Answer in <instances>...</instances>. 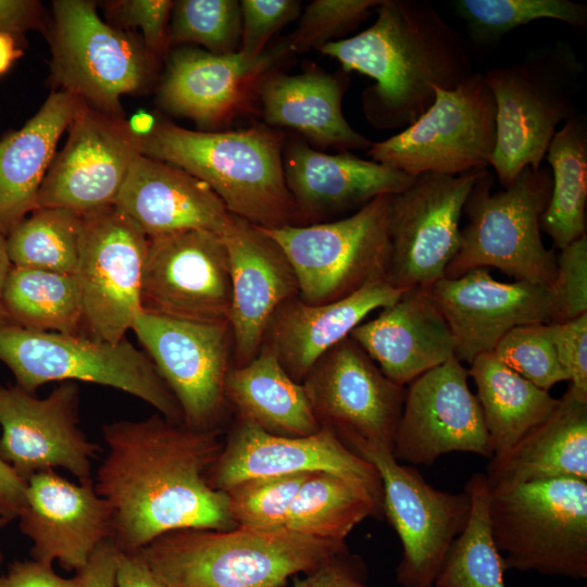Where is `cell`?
I'll return each mask as SVG.
<instances>
[{"instance_id": "cell-1", "label": "cell", "mask_w": 587, "mask_h": 587, "mask_svg": "<svg viewBox=\"0 0 587 587\" xmlns=\"http://www.w3.org/2000/svg\"><path fill=\"white\" fill-rule=\"evenodd\" d=\"M107 452L93 487L111 511V538L136 553L168 532L236 528L224 491L208 473L224 440L221 428L201 430L161 414L102 426Z\"/></svg>"}, {"instance_id": "cell-2", "label": "cell", "mask_w": 587, "mask_h": 587, "mask_svg": "<svg viewBox=\"0 0 587 587\" xmlns=\"http://www.w3.org/2000/svg\"><path fill=\"white\" fill-rule=\"evenodd\" d=\"M376 11L371 26L319 51L374 80L362 93L374 128L403 129L433 104L434 87L453 89L475 72L470 45L429 1L382 0Z\"/></svg>"}, {"instance_id": "cell-3", "label": "cell", "mask_w": 587, "mask_h": 587, "mask_svg": "<svg viewBox=\"0 0 587 587\" xmlns=\"http://www.w3.org/2000/svg\"><path fill=\"white\" fill-rule=\"evenodd\" d=\"M284 146L283 134L266 125L215 132L155 121L140 137L141 154L185 170L205 183L230 214L266 229L296 222Z\"/></svg>"}, {"instance_id": "cell-4", "label": "cell", "mask_w": 587, "mask_h": 587, "mask_svg": "<svg viewBox=\"0 0 587 587\" xmlns=\"http://www.w3.org/2000/svg\"><path fill=\"white\" fill-rule=\"evenodd\" d=\"M349 551L346 541L309 537L287 528L168 532L139 552L167 587H286Z\"/></svg>"}, {"instance_id": "cell-5", "label": "cell", "mask_w": 587, "mask_h": 587, "mask_svg": "<svg viewBox=\"0 0 587 587\" xmlns=\"http://www.w3.org/2000/svg\"><path fill=\"white\" fill-rule=\"evenodd\" d=\"M584 64L569 41L529 50L517 63L487 70L496 103V146L490 166L500 185L526 167L541 166L561 123L577 113Z\"/></svg>"}, {"instance_id": "cell-6", "label": "cell", "mask_w": 587, "mask_h": 587, "mask_svg": "<svg viewBox=\"0 0 587 587\" xmlns=\"http://www.w3.org/2000/svg\"><path fill=\"white\" fill-rule=\"evenodd\" d=\"M494 183L490 171L480 170L464 203L467 222L461 228L460 249L445 277L494 267L516 282L551 287L557 257L544 245L540 226L551 193L550 168L526 167L496 192Z\"/></svg>"}, {"instance_id": "cell-7", "label": "cell", "mask_w": 587, "mask_h": 587, "mask_svg": "<svg viewBox=\"0 0 587 587\" xmlns=\"http://www.w3.org/2000/svg\"><path fill=\"white\" fill-rule=\"evenodd\" d=\"M489 492L490 530L504 571L587 577V480L542 479Z\"/></svg>"}, {"instance_id": "cell-8", "label": "cell", "mask_w": 587, "mask_h": 587, "mask_svg": "<svg viewBox=\"0 0 587 587\" xmlns=\"http://www.w3.org/2000/svg\"><path fill=\"white\" fill-rule=\"evenodd\" d=\"M0 361L28 392L51 382L93 383L137 397L165 419L184 424L180 407L151 359L126 338L111 344L5 323L0 324Z\"/></svg>"}, {"instance_id": "cell-9", "label": "cell", "mask_w": 587, "mask_h": 587, "mask_svg": "<svg viewBox=\"0 0 587 587\" xmlns=\"http://www.w3.org/2000/svg\"><path fill=\"white\" fill-rule=\"evenodd\" d=\"M390 200L391 195L379 196L336 221L263 228L291 264L301 301H336L386 279Z\"/></svg>"}, {"instance_id": "cell-10", "label": "cell", "mask_w": 587, "mask_h": 587, "mask_svg": "<svg viewBox=\"0 0 587 587\" xmlns=\"http://www.w3.org/2000/svg\"><path fill=\"white\" fill-rule=\"evenodd\" d=\"M428 110L398 134L373 142L372 161L415 177L488 168L496 146V103L484 73L453 89L434 87Z\"/></svg>"}, {"instance_id": "cell-11", "label": "cell", "mask_w": 587, "mask_h": 587, "mask_svg": "<svg viewBox=\"0 0 587 587\" xmlns=\"http://www.w3.org/2000/svg\"><path fill=\"white\" fill-rule=\"evenodd\" d=\"M51 78L100 112L123 116L121 98L141 90L152 73L143 47L104 21L89 0L52 2Z\"/></svg>"}, {"instance_id": "cell-12", "label": "cell", "mask_w": 587, "mask_h": 587, "mask_svg": "<svg viewBox=\"0 0 587 587\" xmlns=\"http://www.w3.org/2000/svg\"><path fill=\"white\" fill-rule=\"evenodd\" d=\"M346 446L370 462L380 477L383 512L403 549L396 571L398 583L402 587H433L452 542L466 526L470 495L434 488L385 447L363 440Z\"/></svg>"}, {"instance_id": "cell-13", "label": "cell", "mask_w": 587, "mask_h": 587, "mask_svg": "<svg viewBox=\"0 0 587 587\" xmlns=\"http://www.w3.org/2000/svg\"><path fill=\"white\" fill-rule=\"evenodd\" d=\"M479 172L424 173L391 195L386 280L392 287L426 288L445 277L460 249L464 203Z\"/></svg>"}, {"instance_id": "cell-14", "label": "cell", "mask_w": 587, "mask_h": 587, "mask_svg": "<svg viewBox=\"0 0 587 587\" xmlns=\"http://www.w3.org/2000/svg\"><path fill=\"white\" fill-rule=\"evenodd\" d=\"M148 237L114 205L83 215L74 274L88 337L116 344L142 313Z\"/></svg>"}, {"instance_id": "cell-15", "label": "cell", "mask_w": 587, "mask_h": 587, "mask_svg": "<svg viewBox=\"0 0 587 587\" xmlns=\"http://www.w3.org/2000/svg\"><path fill=\"white\" fill-rule=\"evenodd\" d=\"M229 257L222 236L200 229L148 238L142 312L229 325Z\"/></svg>"}, {"instance_id": "cell-16", "label": "cell", "mask_w": 587, "mask_h": 587, "mask_svg": "<svg viewBox=\"0 0 587 587\" xmlns=\"http://www.w3.org/2000/svg\"><path fill=\"white\" fill-rule=\"evenodd\" d=\"M132 330L177 400L188 427L220 428L230 367L227 324H207L142 312Z\"/></svg>"}, {"instance_id": "cell-17", "label": "cell", "mask_w": 587, "mask_h": 587, "mask_svg": "<svg viewBox=\"0 0 587 587\" xmlns=\"http://www.w3.org/2000/svg\"><path fill=\"white\" fill-rule=\"evenodd\" d=\"M302 385L321 427L341 442L363 440L392 451L405 386L387 378L350 337L327 351Z\"/></svg>"}, {"instance_id": "cell-18", "label": "cell", "mask_w": 587, "mask_h": 587, "mask_svg": "<svg viewBox=\"0 0 587 587\" xmlns=\"http://www.w3.org/2000/svg\"><path fill=\"white\" fill-rule=\"evenodd\" d=\"M63 149L54 155L38 192V208H63L87 215L112 207L141 154L140 137L123 116L82 102Z\"/></svg>"}, {"instance_id": "cell-19", "label": "cell", "mask_w": 587, "mask_h": 587, "mask_svg": "<svg viewBox=\"0 0 587 587\" xmlns=\"http://www.w3.org/2000/svg\"><path fill=\"white\" fill-rule=\"evenodd\" d=\"M79 388L62 382L37 398L20 386H0V459L25 482L62 467L80 484H93L92 460L99 446L79 428Z\"/></svg>"}, {"instance_id": "cell-20", "label": "cell", "mask_w": 587, "mask_h": 587, "mask_svg": "<svg viewBox=\"0 0 587 587\" xmlns=\"http://www.w3.org/2000/svg\"><path fill=\"white\" fill-rule=\"evenodd\" d=\"M467 369L457 358L420 375L405 386L392 455L398 462L432 465L450 452L492 458Z\"/></svg>"}, {"instance_id": "cell-21", "label": "cell", "mask_w": 587, "mask_h": 587, "mask_svg": "<svg viewBox=\"0 0 587 587\" xmlns=\"http://www.w3.org/2000/svg\"><path fill=\"white\" fill-rule=\"evenodd\" d=\"M426 290L452 333L455 358L462 363L470 364L476 357L492 352L500 339L517 326L553 323L550 287L499 282L488 268L442 277Z\"/></svg>"}, {"instance_id": "cell-22", "label": "cell", "mask_w": 587, "mask_h": 587, "mask_svg": "<svg viewBox=\"0 0 587 587\" xmlns=\"http://www.w3.org/2000/svg\"><path fill=\"white\" fill-rule=\"evenodd\" d=\"M288 53L285 40L258 58L238 51L214 54L192 47L175 49L158 89V103L201 127L227 124L248 108L263 78Z\"/></svg>"}, {"instance_id": "cell-23", "label": "cell", "mask_w": 587, "mask_h": 587, "mask_svg": "<svg viewBox=\"0 0 587 587\" xmlns=\"http://www.w3.org/2000/svg\"><path fill=\"white\" fill-rule=\"evenodd\" d=\"M312 472L363 484L383 498L376 469L326 427L309 436L287 437L237 421L208 473V482L212 488L226 491L250 478Z\"/></svg>"}, {"instance_id": "cell-24", "label": "cell", "mask_w": 587, "mask_h": 587, "mask_svg": "<svg viewBox=\"0 0 587 587\" xmlns=\"http://www.w3.org/2000/svg\"><path fill=\"white\" fill-rule=\"evenodd\" d=\"M20 529L33 541V560L79 572L111 538V511L93 484H76L43 471L26 480Z\"/></svg>"}, {"instance_id": "cell-25", "label": "cell", "mask_w": 587, "mask_h": 587, "mask_svg": "<svg viewBox=\"0 0 587 587\" xmlns=\"http://www.w3.org/2000/svg\"><path fill=\"white\" fill-rule=\"evenodd\" d=\"M222 238L229 257V329L238 366L259 353L275 312L298 297L299 288L286 254L263 228L234 215Z\"/></svg>"}, {"instance_id": "cell-26", "label": "cell", "mask_w": 587, "mask_h": 587, "mask_svg": "<svg viewBox=\"0 0 587 587\" xmlns=\"http://www.w3.org/2000/svg\"><path fill=\"white\" fill-rule=\"evenodd\" d=\"M113 205L148 238L189 229L223 236L234 220L205 183L143 154L133 163Z\"/></svg>"}, {"instance_id": "cell-27", "label": "cell", "mask_w": 587, "mask_h": 587, "mask_svg": "<svg viewBox=\"0 0 587 587\" xmlns=\"http://www.w3.org/2000/svg\"><path fill=\"white\" fill-rule=\"evenodd\" d=\"M283 165L296 222L355 212L379 196L404 190L413 180L401 171L349 151L329 154L302 141L284 146Z\"/></svg>"}, {"instance_id": "cell-28", "label": "cell", "mask_w": 587, "mask_h": 587, "mask_svg": "<svg viewBox=\"0 0 587 587\" xmlns=\"http://www.w3.org/2000/svg\"><path fill=\"white\" fill-rule=\"evenodd\" d=\"M380 310L349 337L394 383L407 386L455 358L452 333L426 288L407 289Z\"/></svg>"}, {"instance_id": "cell-29", "label": "cell", "mask_w": 587, "mask_h": 587, "mask_svg": "<svg viewBox=\"0 0 587 587\" xmlns=\"http://www.w3.org/2000/svg\"><path fill=\"white\" fill-rule=\"evenodd\" d=\"M403 291L378 279L332 302L309 304L292 298L275 312L263 344L284 370L302 383L327 351L349 337L370 313L394 303Z\"/></svg>"}, {"instance_id": "cell-30", "label": "cell", "mask_w": 587, "mask_h": 587, "mask_svg": "<svg viewBox=\"0 0 587 587\" xmlns=\"http://www.w3.org/2000/svg\"><path fill=\"white\" fill-rule=\"evenodd\" d=\"M347 75L317 66L296 75L270 73L258 88L264 123L295 129L324 148L369 149L373 142L354 130L342 113Z\"/></svg>"}, {"instance_id": "cell-31", "label": "cell", "mask_w": 587, "mask_h": 587, "mask_svg": "<svg viewBox=\"0 0 587 587\" xmlns=\"http://www.w3.org/2000/svg\"><path fill=\"white\" fill-rule=\"evenodd\" d=\"M489 460V491L542 479L587 480V401L567 389L542 423Z\"/></svg>"}, {"instance_id": "cell-32", "label": "cell", "mask_w": 587, "mask_h": 587, "mask_svg": "<svg viewBox=\"0 0 587 587\" xmlns=\"http://www.w3.org/2000/svg\"><path fill=\"white\" fill-rule=\"evenodd\" d=\"M83 101L52 91L18 130L0 140V233L5 237L38 209L40 185L55 148Z\"/></svg>"}, {"instance_id": "cell-33", "label": "cell", "mask_w": 587, "mask_h": 587, "mask_svg": "<svg viewBox=\"0 0 587 587\" xmlns=\"http://www.w3.org/2000/svg\"><path fill=\"white\" fill-rule=\"evenodd\" d=\"M224 397L237 421L266 433L302 437L321 429L302 383L284 370L264 344L251 361L229 367Z\"/></svg>"}, {"instance_id": "cell-34", "label": "cell", "mask_w": 587, "mask_h": 587, "mask_svg": "<svg viewBox=\"0 0 587 587\" xmlns=\"http://www.w3.org/2000/svg\"><path fill=\"white\" fill-rule=\"evenodd\" d=\"M467 373L476 387L492 457L512 448L559 404L548 390L509 369L492 352L476 357Z\"/></svg>"}, {"instance_id": "cell-35", "label": "cell", "mask_w": 587, "mask_h": 587, "mask_svg": "<svg viewBox=\"0 0 587 587\" xmlns=\"http://www.w3.org/2000/svg\"><path fill=\"white\" fill-rule=\"evenodd\" d=\"M545 158L552 186L540 226L562 250L586 235L587 120L576 114L553 135Z\"/></svg>"}, {"instance_id": "cell-36", "label": "cell", "mask_w": 587, "mask_h": 587, "mask_svg": "<svg viewBox=\"0 0 587 587\" xmlns=\"http://www.w3.org/2000/svg\"><path fill=\"white\" fill-rule=\"evenodd\" d=\"M383 512V498L363 484L313 472L300 487L285 528L317 539L346 541L352 529Z\"/></svg>"}, {"instance_id": "cell-37", "label": "cell", "mask_w": 587, "mask_h": 587, "mask_svg": "<svg viewBox=\"0 0 587 587\" xmlns=\"http://www.w3.org/2000/svg\"><path fill=\"white\" fill-rule=\"evenodd\" d=\"M3 307L11 324L22 328L83 335V312L74 275L13 266L4 289Z\"/></svg>"}, {"instance_id": "cell-38", "label": "cell", "mask_w": 587, "mask_h": 587, "mask_svg": "<svg viewBox=\"0 0 587 587\" xmlns=\"http://www.w3.org/2000/svg\"><path fill=\"white\" fill-rule=\"evenodd\" d=\"M464 490L471 511L463 532L452 542L435 587H505L504 567L490 530L489 488L484 474H473Z\"/></svg>"}, {"instance_id": "cell-39", "label": "cell", "mask_w": 587, "mask_h": 587, "mask_svg": "<svg viewBox=\"0 0 587 587\" xmlns=\"http://www.w3.org/2000/svg\"><path fill=\"white\" fill-rule=\"evenodd\" d=\"M83 215L63 208H38L7 236L13 266L74 275Z\"/></svg>"}, {"instance_id": "cell-40", "label": "cell", "mask_w": 587, "mask_h": 587, "mask_svg": "<svg viewBox=\"0 0 587 587\" xmlns=\"http://www.w3.org/2000/svg\"><path fill=\"white\" fill-rule=\"evenodd\" d=\"M451 7L465 23L469 45H497L513 29L551 18L576 28L587 26V5L570 0H455Z\"/></svg>"}, {"instance_id": "cell-41", "label": "cell", "mask_w": 587, "mask_h": 587, "mask_svg": "<svg viewBox=\"0 0 587 587\" xmlns=\"http://www.w3.org/2000/svg\"><path fill=\"white\" fill-rule=\"evenodd\" d=\"M240 37L239 1H174L168 23V45L195 43L214 54H228L239 50Z\"/></svg>"}, {"instance_id": "cell-42", "label": "cell", "mask_w": 587, "mask_h": 587, "mask_svg": "<svg viewBox=\"0 0 587 587\" xmlns=\"http://www.w3.org/2000/svg\"><path fill=\"white\" fill-rule=\"evenodd\" d=\"M309 475L255 477L232 486L224 492L236 526L259 530L285 528L290 507Z\"/></svg>"}, {"instance_id": "cell-43", "label": "cell", "mask_w": 587, "mask_h": 587, "mask_svg": "<svg viewBox=\"0 0 587 587\" xmlns=\"http://www.w3.org/2000/svg\"><path fill=\"white\" fill-rule=\"evenodd\" d=\"M492 353L509 369L541 389L569 380L552 335V323L517 326L507 333Z\"/></svg>"}, {"instance_id": "cell-44", "label": "cell", "mask_w": 587, "mask_h": 587, "mask_svg": "<svg viewBox=\"0 0 587 587\" xmlns=\"http://www.w3.org/2000/svg\"><path fill=\"white\" fill-rule=\"evenodd\" d=\"M382 0H314L284 40L290 53H304L339 40L366 18Z\"/></svg>"}, {"instance_id": "cell-45", "label": "cell", "mask_w": 587, "mask_h": 587, "mask_svg": "<svg viewBox=\"0 0 587 587\" xmlns=\"http://www.w3.org/2000/svg\"><path fill=\"white\" fill-rule=\"evenodd\" d=\"M553 323H562L587 313V236L560 250L555 278L550 287Z\"/></svg>"}, {"instance_id": "cell-46", "label": "cell", "mask_w": 587, "mask_h": 587, "mask_svg": "<svg viewBox=\"0 0 587 587\" xmlns=\"http://www.w3.org/2000/svg\"><path fill=\"white\" fill-rule=\"evenodd\" d=\"M241 37L238 52L258 58L267 49L270 39L296 20L301 10L297 0H241Z\"/></svg>"}, {"instance_id": "cell-47", "label": "cell", "mask_w": 587, "mask_h": 587, "mask_svg": "<svg viewBox=\"0 0 587 587\" xmlns=\"http://www.w3.org/2000/svg\"><path fill=\"white\" fill-rule=\"evenodd\" d=\"M173 3L170 0H122L111 5V12L120 23L141 30L143 48L152 63L170 46L168 23Z\"/></svg>"}, {"instance_id": "cell-48", "label": "cell", "mask_w": 587, "mask_h": 587, "mask_svg": "<svg viewBox=\"0 0 587 587\" xmlns=\"http://www.w3.org/2000/svg\"><path fill=\"white\" fill-rule=\"evenodd\" d=\"M552 335L559 361L571 382L569 389L587 401V313L552 323Z\"/></svg>"}, {"instance_id": "cell-49", "label": "cell", "mask_w": 587, "mask_h": 587, "mask_svg": "<svg viewBox=\"0 0 587 587\" xmlns=\"http://www.w3.org/2000/svg\"><path fill=\"white\" fill-rule=\"evenodd\" d=\"M367 571L361 558L341 553L305 578L297 580L294 587H370L366 585Z\"/></svg>"}, {"instance_id": "cell-50", "label": "cell", "mask_w": 587, "mask_h": 587, "mask_svg": "<svg viewBox=\"0 0 587 587\" xmlns=\"http://www.w3.org/2000/svg\"><path fill=\"white\" fill-rule=\"evenodd\" d=\"M3 576L9 587H80L77 574L64 578L53 571L52 565L35 560L11 563Z\"/></svg>"}, {"instance_id": "cell-51", "label": "cell", "mask_w": 587, "mask_h": 587, "mask_svg": "<svg viewBox=\"0 0 587 587\" xmlns=\"http://www.w3.org/2000/svg\"><path fill=\"white\" fill-rule=\"evenodd\" d=\"M118 549L112 539L103 541L91 554L88 563L76 574L80 587H116Z\"/></svg>"}, {"instance_id": "cell-52", "label": "cell", "mask_w": 587, "mask_h": 587, "mask_svg": "<svg viewBox=\"0 0 587 587\" xmlns=\"http://www.w3.org/2000/svg\"><path fill=\"white\" fill-rule=\"evenodd\" d=\"M41 22V5L34 0H0V34L12 37L38 28Z\"/></svg>"}, {"instance_id": "cell-53", "label": "cell", "mask_w": 587, "mask_h": 587, "mask_svg": "<svg viewBox=\"0 0 587 587\" xmlns=\"http://www.w3.org/2000/svg\"><path fill=\"white\" fill-rule=\"evenodd\" d=\"M116 587H167L151 571L140 552L118 550L116 560Z\"/></svg>"}, {"instance_id": "cell-54", "label": "cell", "mask_w": 587, "mask_h": 587, "mask_svg": "<svg viewBox=\"0 0 587 587\" xmlns=\"http://www.w3.org/2000/svg\"><path fill=\"white\" fill-rule=\"evenodd\" d=\"M26 482L0 459V514L17 519L25 505Z\"/></svg>"}, {"instance_id": "cell-55", "label": "cell", "mask_w": 587, "mask_h": 587, "mask_svg": "<svg viewBox=\"0 0 587 587\" xmlns=\"http://www.w3.org/2000/svg\"><path fill=\"white\" fill-rule=\"evenodd\" d=\"M11 267L12 263L8 253L7 237L0 233V324L10 323L3 307V289Z\"/></svg>"}, {"instance_id": "cell-56", "label": "cell", "mask_w": 587, "mask_h": 587, "mask_svg": "<svg viewBox=\"0 0 587 587\" xmlns=\"http://www.w3.org/2000/svg\"><path fill=\"white\" fill-rule=\"evenodd\" d=\"M22 53V50L15 43L14 37L0 34V75L5 73Z\"/></svg>"}, {"instance_id": "cell-57", "label": "cell", "mask_w": 587, "mask_h": 587, "mask_svg": "<svg viewBox=\"0 0 587 587\" xmlns=\"http://www.w3.org/2000/svg\"><path fill=\"white\" fill-rule=\"evenodd\" d=\"M155 118L153 115L139 112L128 121L132 130L139 137L147 135L154 126Z\"/></svg>"}, {"instance_id": "cell-58", "label": "cell", "mask_w": 587, "mask_h": 587, "mask_svg": "<svg viewBox=\"0 0 587 587\" xmlns=\"http://www.w3.org/2000/svg\"><path fill=\"white\" fill-rule=\"evenodd\" d=\"M10 522V519L0 514V528L7 526Z\"/></svg>"}, {"instance_id": "cell-59", "label": "cell", "mask_w": 587, "mask_h": 587, "mask_svg": "<svg viewBox=\"0 0 587 587\" xmlns=\"http://www.w3.org/2000/svg\"><path fill=\"white\" fill-rule=\"evenodd\" d=\"M0 587H9L4 576H0Z\"/></svg>"}, {"instance_id": "cell-60", "label": "cell", "mask_w": 587, "mask_h": 587, "mask_svg": "<svg viewBox=\"0 0 587 587\" xmlns=\"http://www.w3.org/2000/svg\"><path fill=\"white\" fill-rule=\"evenodd\" d=\"M3 560H4V554H3V550H2V547H1V544H0V569H1V565L3 563Z\"/></svg>"}]
</instances>
